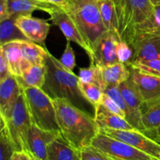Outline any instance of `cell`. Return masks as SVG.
Wrapping results in <instances>:
<instances>
[{"label":"cell","mask_w":160,"mask_h":160,"mask_svg":"<svg viewBox=\"0 0 160 160\" xmlns=\"http://www.w3.org/2000/svg\"><path fill=\"white\" fill-rule=\"evenodd\" d=\"M79 81L88 84H95L101 87L103 91L106 88L102 74L101 67L95 64H90L88 68H81L78 74Z\"/></svg>","instance_id":"484cf974"},{"label":"cell","mask_w":160,"mask_h":160,"mask_svg":"<svg viewBox=\"0 0 160 160\" xmlns=\"http://www.w3.org/2000/svg\"><path fill=\"white\" fill-rule=\"evenodd\" d=\"M18 16H12L7 20L0 22V45L15 40H28L24 34L16 25Z\"/></svg>","instance_id":"cb8c5ba5"},{"label":"cell","mask_w":160,"mask_h":160,"mask_svg":"<svg viewBox=\"0 0 160 160\" xmlns=\"http://www.w3.org/2000/svg\"><path fill=\"white\" fill-rule=\"evenodd\" d=\"M16 25L28 40L45 47V42L50 30V23L44 19L36 18L31 14L19 15Z\"/></svg>","instance_id":"8fae6325"},{"label":"cell","mask_w":160,"mask_h":160,"mask_svg":"<svg viewBox=\"0 0 160 160\" xmlns=\"http://www.w3.org/2000/svg\"><path fill=\"white\" fill-rule=\"evenodd\" d=\"M46 66V78L42 89L52 99L65 98L77 107L84 110V104L89 102L80 90L78 76L73 71L67 70L50 52L47 58Z\"/></svg>","instance_id":"3957f363"},{"label":"cell","mask_w":160,"mask_h":160,"mask_svg":"<svg viewBox=\"0 0 160 160\" xmlns=\"http://www.w3.org/2000/svg\"><path fill=\"white\" fill-rule=\"evenodd\" d=\"M45 1L61 8L63 7L66 5V3L67 2V0H45Z\"/></svg>","instance_id":"74e56055"},{"label":"cell","mask_w":160,"mask_h":160,"mask_svg":"<svg viewBox=\"0 0 160 160\" xmlns=\"http://www.w3.org/2000/svg\"><path fill=\"white\" fill-rule=\"evenodd\" d=\"M46 74L47 66L46 64H44L31 66L23 71L20 76L15 78L22 89L29 88H42L45 84Z\"/></svg>","instance_id":"44dd1931"},{"label":"cell","mask_w":160,"mask_h":160,"mask_svg":"<svg viewBox=\"0 0 160 160\" xmlns=\"http://www.w3.org/2000/svg\"><path fill=\"white\" fill-rule=\"evenodd\" d=\"M32 124L46 131H59L53 99L38 88L22 89Z\"/></svg>","instance_id":"5b68a950"},{"label":"cell","mask_w":160,"mask_h":160,"mask_svg":"<svg viewBox=\"0 0 160 160\" xmlns=\"http://www.w3.org/2000/svg\"><path fill=\"white\" fill-rule=\"evenodd\" d=\"M48 14L53 24L59 27L61 31L63 33L67 40L78 44L87 52L90 58L92 54V49L86 43L76 23L70 17V16L67 13V11L64 10L62 8L56 6L54 9H52Z\"/></svg>","instance_id":"30bf717a"},{"label":"cell","mask_w":160,"mask_h":160,"mask_svg":"<svg viewBox=\"0 0 160 160\" xmlns=\"http://www.w3.org/2000/svg\"><path fill=\"white\" fill-rule=\"evenodd\" d=\"M99 132L122 141L160 160V145L138 130H100Z\"/></svg>","instance_id":"ba28073f"},{"label":"cell","mask_w":160,"mask_h":160,"mask_svg":"<svg viewBox=\"0 0 160 160\" xmlns=\"http://www.w3.org/2000/svg\"><path fill=\"white\" fill-rule=\"evenodd\" d=\"M131 47L134 51L131 63L143 59H160V32L142 34Z\"/></svg>","instance_id":"7c38bea8"},{"label":"cell","mask_w":160,"mask_h":160,"mask_svg":"<svg viewBox=\"0 0 160 160\" xmlns=\"http://www.w3.org/2000/svg\"><path fill=\"white\" fill-rule=\"evenodd\" d=\"M94 118L100 130H134L135 128L130 124L123 117L112 113L106 109L102 104L94 109Z\"/></svg>","instance_id":"2e32d148"},{"label":"cell","mask_w":160,"mask_h":160,"mask_svg":"<svg viewBox=\"0 0 160 160\" xmlns=\"http://www.w3.org/2000/svg\"><path fill=\"white\" fill-rule=\"evenodd\" d=\"M152 138L153 140L156 141V142H158L160 145V138Z\"/></svg>","instance_id":"60d3db41"},{"label":"cell","mask_w":160,"mask_h":160,"mask_svg":"<svg viewBox=\"0 0 160 160\" xmlns=\"http://www.w3.org/2000/svg\"><path fill=\"white\" fill-rule=\"evenodd\" d=\"M121 38L119 34L106 31L97 39L92 46L91 64L104 67L118 62L117 50Z\"/></svg>","instance_id":"9c48e42d"},{"label":"cell","mask_w":160,"mask_h":160,"mask_svg":"<svg viewBox=\"0 0 160 160\" xmlns=\"http://www.w3.org/2000/svg\"><path fill=\"white\" fill-rule=\"evenodd\" d=\"M145 134L149 138H160V126L154 131L146 133Z\"/></svg>","instance_id":"f35d334b"},{"label":"cell","mask_w":160,"mask_h":160,"mask_svg":"<svg viewBox=\"0 0 160 160\" xmlns=\"http://www.w3.org/2000/svg\"><path fill=\"white\" fill-rule=\"evenodd\" d=\"M10 17L7 0H0V22Z\"/></svg>","instance_id":"d590c367"},{"label":"cell","mask_w":160,"mask_h":160,"mask_svg":"<svg viewBox=\"0 0 160 160\" xmlns=\"http://www.w3.org/2000/svg\"><path fill=\"white\" fill-rule=\"evenodd\" d=\"M104 93H106V95H109V97L112 98L114 101L116 102L117 105H118L119 107L121 109V110L123 111V113L125 115V119L128 120V122L131 124V112L130 111L129 107H128V104L125 102L124 98H123V95H122L121 92H120V89H119L118 86H108L105 88Z\"/></svg>","instance_id":"f1b7e54d"},{"label":"cell","mask_w":160,"mask_h":160,"mask_svg":"<svg viewBox=\"0 0 160 160\" xmlns=\"http://www.w3.org/2000/svg\"><path fill=\"white\" fill-rule=\"evenodd\" d=\"M102 74L106 88L108 86H119L128 81L131 76V70L122 62H116L101 67Z\"/></svg>","instance_id":"603a6c76"},{"label":"cell","mask_w":160,"mask_h":160,"mask_svg":"<svg viewBox=\"0 0 160 160\" xmlns=\"http://www.w3.org/2000/svg\"><path fill=\"white\" fill-rule=\"evenodd\" d=\"M128 67L160 78V59H143L132 62Z\"/></svg>","instance_id":"83f0119b"},{"label":"cell","mask_w":160,"mask_h":160,"mask_svg":"<svg viewBox=\"0 0 160 160\" xmlns=\"http://www.w3.org/2000/svg\"><path fill=\"white\" fill-rule=\"evenodd\" d=\"M21 48L23 58V72L31 66L46 64L49 52L45 47L31 41L22 40Z\"/></svg>","instance_id":"e0dca14e"},{"label":"cell","mask_w":160,"mask_h":160,"mask_svg":"<svg viewBox=\"0 0 160 160\" xmlns=\"http://www.w3.org/2000/svg\"><path fill=\"white\" fill-rule=\"evenodd\" d=\"M1 118L4 120L5 127L16 151L29 152L28 138L32 123L23 90L7 115Z\"/></svg>","instance_id":"8992f818"},{"label":"cell","mask_w":160,"mask_h":160,"mask_svg":"<svg viewBox=\"0 0 160 160\" xmlns=\"http://www.w3.org/2000/svg\"><path fill=\"white\" fill-rule=\"evenodd\" d=\"M10 160H39L28 151H15L12 153Z\"/></svg>","instance_id":"e575fe53"},{"label":"cell","mask_w":160,"mask_h":160,"mask_svg":"<svg viewBox=\"0 0 160 160\" xmlns=\"http://www.w3.org/2000/svg\"><path fill=\"white\" fill-rule=\"evenodd\" d=\"M142 120L145 133L150 132L160 126V97L144 101L142 109Z\"/></svg>","instance_id":"7402d4cb"},{"label":"cell","mask_w":160,"mask_h":160,"mask_svg":"<svg viewBox=\"0 0 160 160\" xmlns=\"http://www.w3.org/2000/svg\"><path fill=\"white\" fill-rule=\"evenodd\" d=\"M53 102L63 138L78 150L92 145L99 133L94 117L65 98H54Z\"/></svg>","instance_id":"6da1fadb"},{"label":"cell","mask_w":160,"mask_h":160,"mask_svg":"<svg viewBox=\"0 0 160 160\" xmlns=\"http://www.w3.org/2000/svg\"><path fill=\"white\" fill-rule=\"evenodd\" d=\"M10 17L22 14H31L35 10L49 13L57 6L45 0H7Z\"/></svg>","instance_id":"d6986e66"},{"label":"cell","mask_w":160,"mask_h":160,"mask_svg":"<svg viewBox=\"0 0 160 160\" xmlns=\"http://www.w3.org/2000/svg\"><path fill=\"white\" fill-rule=\"evenodd\" d=\"M98 4L102 20L106 31L119 34L117 12L112 0H98Z\"/></svg>","instance_id":"d4e9b609"},{"label":"cell","mask_w":160,"mask_h":160,"mask_svg":"<svg viewBox=\"0 0 160 160\" xmlns=\"http://www.w3.org/2000/svg\"><path fill=\"white\" fill-rule=\"evenodd\" d=\"M59 61L67 70L73 71L76 66V57H75L74 51L70 45V41H67L65 50H64Z\"/></svg>","instance_id":"1f68e13d"},{"label":"cell","mask_w":160,"mask_h":160,"mask_svg":"<svg viewBox=\"0 0 160 160\" xmlns=\"http://www.w3.org/2000/svg\"><path fill=\"white\" fill-rule=\"evenodd\" d=\"M92 145L104 153L110 160H159L138 148L99 132Z\"/></svg>","instance_id":"52a82bcc"},{"label":"cell","mask_w":160,"mask_h":160,"mask_svg":"<svg viewBox=\"0 0 160 160\" xmlns=\"http://www.w3.org/2000/svg\"><path fill=\"white\" fill-rule=\"evenodd\" d=\"M9 75H11V73L8 62L3 53L0 52V81L6 79Z\"/></svg>","instance_id":"836d02e7"},{"label":"cell","mask_w":160,"mask_h":160,"mask_svg":"<svg viewBox=\"0 0 160 160\" xmlns=\"http://www.w3.org/2000/svg\"><path fill=\"white\" fill-rule=\"evenodd\" d=\"M131 70L129 80L141 95L143 101L160 97V78L142 73L134 69Z\"/></svg>","instance_id":"5bb4252c"},{"label":"cell","mask_w":160,"mask_h":160,"mask_svg":"<svg viewBox=\"0 0 160 160\" xmlns=\"http://www.w3.org/2000/svg\"><path fill=\"white\" fill-rule=\"evenodd\" d=\"M80 153L81 160H110L104 153L92 145L81 148Z\"/></svg>","instance_id":"4dcf8cb0"},{"label":"cell","mask_w":160,"mask_h":160,"mask_svg":"<svg viewBox=\"0 0 160 160\" xmlns=\"http://www.w3.org/2000/svg\"><path fill=\"white\" fill-rule=\"evenodd\" d=\"M79 88L84 98L95 109L101 104L104 91L98 85L95 84L84 83L79 81Z\"/></svg>","instance_id":"4316f807"},{"label":"cell","mask_w":160,"mask_h":160,"mask_svg":"<svg viewBox=\"0 0 160 160\" xmlns=\"http://www.w3.org/2000/svg\"><path fill=\"white\" fill-rule=\"evenodd\" d=\"M21 41H12L0 46V52L4 55L9 65L11 74L14 77L20 76L23 73V58Z\"/></svg>","instance_id":"ac0fdd59"},{"label":"cell","mask_w":160,"mask_h":160,"mask_svg":"<svg viewBox=\"0 0 160 160\" xmlns=\"http://www.w3.org/2000/svg\"><path fill=\"white\" fill-rule=\"evenodd\" d=\"M60 134L59 131H46L32 124L28 138L29 152L38 159L47 160L48 146Z\"/></svg>","instance_id":"4fadbf2b"},{"label":"cell","mask_w":160,"mask_h":160,"mask_svg":"<svg viewBox=\"0 0 160 160\" xmlns=\"http://www.w3.org/2000/svg\"><path fill=\"white\" fill-rule=\"evenodd\" d=\"M101 104L106 109H108L109 111L112 112V113H115L117 114V115L120 116V117L125 118L124 113H123V111L121 110V109L119 107L118 105L116 103V102L114 101L111 97H109V95H106V93L103 94Z\"/></svg>","instance_id":"d6a6232c"},{"label":"cell","mask_w":160,"mask_h":160,"mask_svg":"<svg viewBox=\"0 0 160 160\" xmlns=\"http://www.w3.org/2000/svg\"><path fill=\"white\" fill-rule=\"evenodd\" d=\"M47 160H81V158L80 150L70 145L60 134L48 146Z\"/></svg>","instance_id":"ffe728a7"},{"label":"cell","mask_w":160,"mask_h":160,"mask_svg":"<svg viewBox=\"0 0 160 160\" xmlns=\"http://www.w3.org/2000/svg\"><path fill=\"white\" fill-rule=\"evenodd\" d=\"M122 41L131 46L142 34L158 31L154 6L150 0H112Z\"/></svg>","instance_id":"7a4b0ae2"},{"label":"cell","mask_w":160,"mask_h":160,"mask_svg":"<svg viewBox=\"0 0 160 160\" xmlns=\"http://www.w3.org/2000/svg\"><path fill=\"white\" fill-rule=\"evenodd\" d=\"M117 58L120 62L129 67L134 56V51L131 45L123 41H120L118 44L117 50Z\"/></svg>","instance_id":"f546056e"},{"label":"cell","mask_w":160,"mask_h":160,"mask_svg":"<svg viewBox=\"0 0 160 160\" xmlns=\"http://www.w3.org/2000/svg\"><path fill=\"white\" fill-rule=\"evenodd\" d=\"M154 14L156 28H157L158 31L160 32V5L154 6Z\"/></svg>","instance_id":"8d00e7d4"},{"label":"cell","mask_w":160,"mask_h":160,"mask_svg":"<svg viewBox=\"0 0 160 160\" xmlns=\"http://www.w3.org/2000/svg\"><path fill=\"white\" fill-rule=\"evenodd\" d=\"M21 92L22 88L13 75L0 81V117L7 115Z\"/></svg>","instance_id":"9a60e30c"},{"label":"cell","mask_w":160,"mask_h":160,"mask_svg":"<svg viewBox=\"0 0 160 160\" xmlns=\"http://www.w3.org/2000/svg\"><path fill=\"white\" fill-rule=\"evenodd\" d=\"M151 2L152 3L153 6H157V5H160V0H150Z\"/></svg>","instance_id":"ab89813d"},{"label":"cell","mask_w":160,"mask_h":160,"mask_svg":"<svg viewBox=\"0 0 160 160\" xmlns=\"http://www.w3.org/2000/svg\"><path fill=\"white\" fill-rule=\"evenodd\" d=\"M62 9L73 19L92 49L97 39L106 31L102 20L98 0H67Z\"/></svg>","instance_id":"277c9868"}]
</instances>
